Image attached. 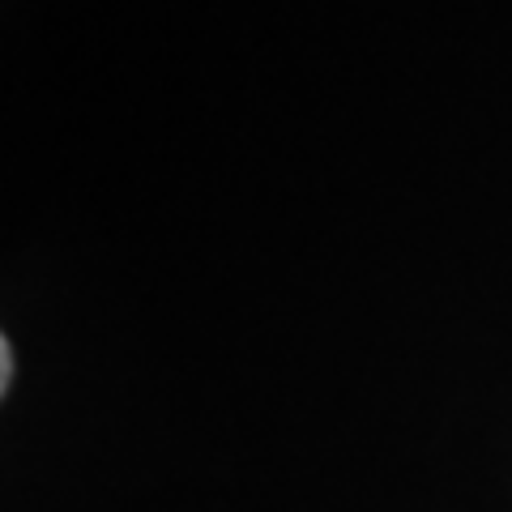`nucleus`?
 <instances>
[{"instance_id": "obj_1", "label": "nucleus", "mask_w": 512, "mask_h": 512, "mask_svg": "<svg viewBox=\"0 0 512 512\" xmlns=\"http://www.w3.org/2000/svg\"><path fill=\"white\" fill-rule=\"evenodd\" d=\"M13 372H18V355H13L9 338H0V393L13 389Z\"/></svg>"}]
</instances>
